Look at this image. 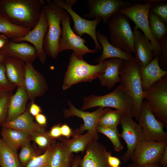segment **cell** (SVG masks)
I'll list each match as a JSON object with an SVG mask.
<instances>
[{"label":"cell","mask_w":167,"mask_h":167,"mask_svg":"<svg viewBox=\"0 0 167 167\" xmlns=\"http://www.w3.org/2000/svg\"><path fill=\"white\" fill-rule=\"evenodd\" d=\"M44 0H0V14L19 26L33 29L38 23Z\"/></svg>","instance_id":"6da1fadb"},{"label":"cell","mask_w":167,"mask_h":167,"mask_svg":"<svg viewBox=\"0 0 167 167\" xmlns=\"http://www.w3.org/2000/svg\"><path fill=\"white\" fill-rule=\"evenodd\" d=\"M119 74L120 84L132 101V117L135 118L136 120L144 100L139 65L134 58L131 60H123Z\"/></svg>","instance_id":"7a4b0ae2"},{"label":"cell","mask_w":167,"mask_h":167,"mask_svg":"<svg viewBox=\"0 0 167 167\" xmlns=\"http://www.w3.org/2000/svg\"><path fill=\"white\" fill-rule=\"evenodd\" d=\"M43 8L48 26L44 40V48L46 54L54 59L59 53V42L62 33L61 23L66 11L54 0H45Z\"/></svg>","instance_id":"3957f363"},{"label":"cell","mask_w":167,"mask_h":167,"mask_svg":"<svg viewBox=\"0 0 167 167\" xmlns=\"http://www.w3.org/2000/svg\"><path fill=\"white\" fill-rule=\"evenodd\" d=\"M105 66L104 61L96 65L89 64L83 56L72 52L64 77L62 89L65 90L77 84L92 81L103 72Z\"/></svg>","instance_id":"277c9868"},{"label":"cell","mask_w":167,"mask_h":167,"mask_svg":"<svg viewBox=\"0 0 167 167\" xmlns=\"http://www.w3.org/2000/svg\"><path fill=\"white\" fill-rule=\"evenodd\" d=\"M96 107L114 108L123 114L132 117V101L121 84L105 95L92 94L84 97L80 110L84 111Z\"/></svg>","instance_id":"5b68a950"},{"label":"cell","mask_w":167,"mask_h":167,"mask_svg":"<svg viewBox=\"0 0 167 167\" xmlns=\"http://www.w3.org/2000/svg\"><path fill=\"white\" fill-rule=\"evenodd\" d=\"M107 24L111 44L124 51L134 54V34L128 18L118 12Z\"/></svg>","instance_id":"8992f818"},{"label":"cell","mask_w":167,"mask_h":167,"mask_svg":"<svg viewBox=\"0 0 167 167\" xmlns=\"http://www.w3.org/2000/svg\"><path fill=\"white\" fill-rule=\"evenodd\" d=\"M156 2V0H148L144 3H135L131 6L122 8L118 12L131 19L135 24V27L143 32L152 44L154 56L159 58L161 52V47L152 34L148 19L152 5L154 2Z\"/></svg>","instance_id":"52a82bcc"},{"label":"cell","mask_w":167,"mask_h":167,"mask_svg":"<svg viewBox=\"0 0 167 167\" xmlns=\"http://www.w3.org/2000/svg\"><path fill=\"white\" fill-rule=\"evenodd\" d=\"M143 98L151 111L167 127V75L143 91Z\"/></svg>","instance_id":"ba28073f"},{"label":"cell","mask_w":167,"mask_h":167,"mask_svg":"<svg viewBox=\"0 0 167 167\" xmlns=\"http://www.w3.org/2000/svg\"><path fill=\"white\" fill-rule=\"evenodd\" d=\"M58 5L63 9L71 17L74 22L72 29L77 35L81 37L87 34L93 39L95 45V49L101 51L102 48L98 42L96 36V28L101 21L100 18H96L93 20L84 19L76 13L72 9L76 2V0H54Z\"/></svg>","instance_id":"9c48e42d"},{"label":"cell","mask_w":167,"mask_h":167,"mask_svg":"<svg viewBox=\"0 0 167 167\" xmlns=\"http://www.w3.org/2000/svg\"><path fill=\"white\" fill-rule=\"evenodd\" d=\"M71 17L67 12L62 17V33L59 45V53L63 51L71 49L74 52L83 56L87 53L97 54V50L90 49L85 45L86 40L76 35L71 26Z\"/></svg>","instance_id":"30bf717a"},{"label":"cell","mask_w":167,"mask_h":167,"mask_svg":"<svg viewBox=\"0 0 167 167\" xmlns=\"http://www.w3.org/2000/svg\"><path fill=\"white\" fill-rule=\"evenodd\" d=\"M136 120L142 128L144 140L153 141H167V133L163 123L156 119L145 100Z\"/></svg>","instance_id":"8fae6325"},{"label":"cell","mask_w":167,"mask_h":167,"mask_svg":"<svg viewBox=\"0 0 167 167\" xmlns=\"http://www.w3.org/2000/svg\"><path fill=\"white\" fill-rule=\"evenodd\" d=\"M120 124L122 128L120 137L125 142L127 148V151L120 158L126 163L131 159L137 146L144 139L141 127L132 117L122 114Z\"/></svg>","instance_id":"7c38bea8"},{"label":"cell","mask_w":167,"mask_h":167,"mask_svg":"<svg viewBox=\"0 0 167 167\" xmlns=\"http://www.w3.org/2000/svg\"><path fill=\"white\" fill-rule=\"evenodd\" d=\"M167 147V141H153L143 140L136 148L131 159L136 165L141 166L159 163Z\"/></svg>","instance_id":"4fadbf2b"},{"label":"cell","mask_w":167,"mask_h":167,"mask_svg":"<svg viewBox=\"0 0 167 167\" xmlns=\"http://www.w3.org/2000/svg\"><path fill=\"white\" fill-rule=\"evenodd\" d=\"M69 108L63 111L64 116L65 118L76 116L82 118L84 123L81 124L79 128L73 131L72 137L79 135L84 131H88L92 133L97 140L99 138V135L97 127L99 120L105 112V108L99 107L93 112H89L79 109L71 103L68 101Z\"/></svg>","instance_id":"5bb4252c"},{"label":"cell","mask_w":167,"mask_h":167,"mask_svg":"<svg viewBox=\"0 0 167 167\" xmlns=\"http://www.w3.org/2000/svg\"><path fill=\"white\" fill-rule=\"evenodd\" d=\"M86 2L89 12L84 17L89 19L100 18L104 24L121 9L133 4L121 0H88Z\"/></svg>","instance_id":"9a60e30c"},{"label":"cell","mask_w":167,"mask_h":167,"mask_svg":"<svg viewBox=\"0 0 167 167\" xmlns=\"http://www.w3.org/2000/svg\"><path fill=\"white\" fill-rule=\"evenodd\" d=\"M48 27L45 14L42 7L39 21L35 26L24 36L12 40L17 42L27 41L31 43L36 49L38 58L42 64L45 63L46 59L44 42Z\"/></svg>","instance_id":"2e32d148"},{"label":"cell","mask_w":167,"mask_h":167,"mask_svg":"<svg viewBox=\"0 0 167 167\" xmlns=\"http://www.w3.org/2000/svg\"><path fill=\"white\" fill-rule=\"evenodd\" d=\"M23 86L28 100L32 101L36 97L43 95L48 89L45 78L35 69L32 63H26Z\"/></svg>","instance_id":"e0dca14e"},{"label":"cell","mask_w":167,"mask_h":167,"mask_svg":"<svg viewBox=\"0 0 167 167\" xmlns=\"http://www.w3.org/2000/svg\"><path fill=\"white\" fill-rule=\"evenodd\" d=\"M85 154L80 160L79 167H110L108 157L111 154L107 148L97 140H94L87 147Z\"/></svg>","instance_id":"ac0fdd59"},{"label":"cell","mask_w":167,"mask_h":167,"mask_svg":"<svg viewBox=\"0 0 167 167\" xmlns=\"http://www.w3.org/2000/svg\"><path fill=\"white\" fill-rule=\"evenodd\" d=\"M0 53L7 57L19 58L26 63H32L38 54L34 47L24 41L17 42L11 39L0 50Z\"/></svg>","instance_id":"d6986e66"},{"label":"cell","mask_w":167,"mask_h":167,"mask_svg":"<svg viewBox=\"0 0 167 167\" xmlns=\"http://www.w3.org/2000/svg\"><path fill=\"white\" fill-rule=\"evenodd\" d=\"M135 59L139 66H143L149 64L153 59V49L149 40L139 29L134 27Z\"/></svg>","instance_id":"ffe728a7"},{"label":"cell","mask_w":167,"mask_h":167,"mask_svg":"<svg viewBox=\"0 0 167 167\" xmlns=\"http://www.w3.org/2000/svg\"><path fill=\"white\" fill-rule=\"evenodd\" d=\"M97 41L102 47L101 55L95 59L94 62L98 63L102 62L108 58H117L123 60H131L134 57L131 53L124 51L112 45L106 36L99 31L96 32Z\"/></svg>","instance_id":"44dd1931"},{"label":"cell","mask_w":167,"mask_h":167,"mask_svg":"<svg viewBox=\"0 0 167 167\" xmlns=\"http://www.w3.org/2000/svg\"><path fill=\"white\" fill-rule=\"evenodd\" d=\"M2 127L10 128L28 133L30 136L35 133L45 131L44 126L35 122L33 117L26 110L14 119L5 122Z\"/></svg>","instance_id":"7402d4cb"},{"label":"cell","mask_w":167,"mask_h":167,"mask_svg":"<svg viewBox=\"0 0 167 167\" xmlns=\"http://www.w3.org/2000/svg\"><path fill=\"white\" fill-rule=\"evenodd\" d=\"M139 71L143 91L148 89L156 82L167 75V71L163 70L159 65L158 56L155 57L146 66H139Z\"/></svg>","instance_id":"603a6c76"},{"label":"cell","mask_w":167,"mask_h":167,"mask_svg":"<svg viewBox=\"0 0 167 167\" xmlns=\"http://www.w3.org/2000/svg\"><path fill=\"white\" fill-rule=\"evenodd\" d=\"M123 61L122 59L112 58L104 61L105 68L103 72L97 78L102 86L110 89L116 83H120L119 71Z\"/></svg>","instance_id":"cb8c5ba5"},{"label":"cell","mask_w":167,"mask_h":167,"mask_svg":"<svg viewBox=\"0 0 167 167\" xmlns=\"http://www.w3.org/2000/svg\"><path fill=\"white\" fill-rule=\"evenodd\" d=\"M4 64L6 75L9 82L15 87L23 86L26 63L19 58L7 57Z\"/></svg>","instance_id":"d4e9b609"},{"label":"cell","mask_w":167,"mask_h":167,"mask_svg":"<svg viewBox=\"0 0 167 167\" xmlns=\"http://www.w3.org/2000/svg\"><path fill=\"white\" fill-rule=\"evenodd\" d=\"M28 100L24 86L17 87L15 92L10 97L6 122L12 121L24 113Z\"/></svg>","instance_id":"484cf974"},{"label":"cell","mask_w":167,"mask_h":167,"mask_svg":"<svg viewBox=\"0 0 167 167\" xmlns=\"http://www.w3.org/2000/svg\"><path fill=\"white\" fill-rule=\"evenodd\" d=\"M1 134L2 139L16 152L19 148L30 143L32 140L28 133L10 128L2 127Z\"/></svg>","instance_id":"4316f807"},{"label":"cell","mask_w":167,"mask_h":167,"mask_svg":"<svg viewBox=\"0 0 167 167\" xmlns=\"http://www.w3.org/2000/svg\"><path fill=\"white\" fill-rule=\"evenodd\" d=\"M74 158L73 153L60 142L55 143L53 149L50 167H72Z\"/></svg>","instance_id":"83f0119b"},{"label":"cell","mask_w":167,"mask_h":167,"mask_svg":"<svg viewBox=\"0 0 167 167\" xmlns=\"http://www.w3.org/2000/svg\"><path fill=\"white\" fill-rule=\"evenodd\" d=\"M60 142L63 143L71 152H78L85 151L88 146L93 141L97 140L89 131L84 135H78L73 137L71 139L62 137L59 138Z\"/></svg>","instance_id":"f1b7e54d"},{"label":"cell","mask_w":167,"mask_h":167,"mask_svg":"<svg viewBox=\"0 0 167 167\" xmlns=\"http://www.w3.org/2000/svg\"><path fill=\"white\" fill-rule=\"evenodd\" d=\"M31 30L16 25L0 14V33L12 40L22 37Z\"/></svg>","instance_id":"f546056e"},{"label":"cell","mask_w":167,"mask_h":167,"mask_svg":"<svg viewBox=\"0 0 167 167\" xmlns=\"http://www.w3.org/2000/svg\"><path fill=\"white\" fill-rule=\"evenodd\" d=\"M1 167H22L17 152L12 150L2 139H0Z\"/></svg>","instance_id":"4dcf8cb0"},{"label":"cell","mask_w":167,"mask_h":167,"mask_svg":"<svg viewBox=\"0 0 167 167\" xmlns=\"http://www.w3.org/2000/svg\"><path fill=\"white\" fill-rule=\"evenodd\" d=\"M150 31L155 40L159 43L167 37V26L160 18L150 13L148 17Z\"/></svg>","instance_id":"1f68e13d"},{"label":"cell","mask_w":167,"mask_h":167,"mask_svg":"<svg viewBox=\"0 0 167 167\" xmlns=\"http://www.w3.org/2000/svg\"><path fill=\"white\" fill-rule=\"evenodd\" d=\"M105 112L100 118L98 125L108 128H116L120 123L122 113L118 110H113L105 108Z\"/></svg>","instance_id":"d6a6232c"},{"label":"cell","mask_w":167,"mask_h":167,"mask_svg":"<svg viewBox=\"0 0 167 167\" xmlns=\"http://www.w3.org/2000/svg\"><path fill=\"white\" fill-rule=\"evenodd\" d=\"M97 131L98 132L102 133L109 139L116 151L119 152L123 149L120 140V134L117 127L108 128L98 126Z\"/></svg>","instance_id":"836d02e7"},{"label":"cell","mask_w":167,"mask_h":167,"mask_svg":"<svg viewBox=\"0 0 167 167\" xmlns=\"http://www.w3.org/2000/svg\"><path fill=\"white\" fill-rule=\"evenodd\" d=\"M55 143L46 149L43 154L33 158L25 167H50L51 157Z\"/></svg>","instance_id":"e575fe53"},{"label":"cell","mask_w":167,"mask_h":167,"mask_svg":"<svg viewBox=\"0 0 167 167\" xmlns=\"http://www.w3.org/2000/svg\"><path fill=\"white\" fill-rule=\"evenodd\" d=\"M32 140L41 149L45 151L55 143V140L51 139L48 131L35 133L31 136Z\"/></svg>","instance_id":"d590c367"},{"label":"cell","mask_w":167,"mask_h":167,"mask_svg":"<svg viewBox=\"0 0 167 167\" xmlns=\"http://www.w3.org/2000/svg\"><path fill=\"white\" fill-rule=\"evenodd\" d=\"M37 156V153L30 143L24 145L21 148L19 155L21 165L26 166L33 158Z\"/></svg>","instance_id":"8d00e7d4"},{"label":"cell","mask_w":167,"mask_h":167,"mask_svg":"<svg viewBox=\"0 0 167 167\" xmlns=\"http://www.w3.org/2000/svg\"><path fill=\"white\" fill-rule=\"evenodd\" d=\"M11 92H2L0 94V126L6 122Z\"/></svg>","instance_id":"74e56055"},{"label":"cell","mask_w":167,"mask_h":167,"mask_svg":"<svg viewBox=\"0 0 167 167\" xmlns=\"http://www.w3.org/2000/svg\"><path fill=\"white\" fill-rule=\"evenodd\" d=\"M15 87L9 81L6 74L4 62L0 63V92H11Z\"/></svg>","instance_id":"f35d334b"},{"label":"cell","mask_w":167,"mask_h":167,"mask_svg":"<svg viewBox=\"0 0 167 167\" xmlns=\"http://www.w3.org/2000/svg\"><path fill=\"white\" fill-rule=\"evenodd\" d=\"M151 13L162 19L167 24V4L158 5L152 7Z\"/></svg>","instance_id":"ab89813d"},{"label":"cell","mask_w":167,"mask_h":167,"mask_svg":"<svg viewBox=\"0 0 167 167\" xmlns=\"http://www.w3.org/2000/svg\"><path fill=\"white\" fill-rule=\"evenodd\" d=\"M161 48V52L159 58V65L162 67H166L167 63V37L162 40L160 43Z\"/></svg>","instance_id":"60d3db41"},{"label":"cell","mask_w":167,"mask_h":167,"mask_svg":"<svg viewBox=\"0 0 167 167\" xmlns=\"http://www.w3.org/2000/svg\"><path fill=\"white\" fill-rule=\"evenodd\" d=\"M61 126L60 123L55 125L48 131L49 136L51 139L55 140L62 136L61 133Z\"/></svg>","instance_id":"b9f144b4"},{"label":"cell","mask_w":167,"mask_h":167,"mask_svg":"<svg viewBox=\"0 0 167 167\" xmlns=\"http://www.w3.org/2000/svg\"><path fill=\"white\" fill-rule=\"evenodd\" d=\"M61 131L62 136L68 139H70L72 136L73 131L69 126L66 123L61 125Z\"/></svg>","instance_id":"7bdbcfd3"},{"label":"cell","mask_w":167,"mask_h":167,"mask_svg":"<svg viewBox=\"0 0 167 167\" xmlns=\"http://www.w3.org/2000/svg\"><path fill=\"white\" fill-rule=\"evenodd\" d=\"M28 111L33 117H35L42 112L40 106L33 102L31 103Z\"/></svg>","instance_id":"ee69618b"},{"label":"cell","mask_w":167,"mask_h":167,"mask_svg":"<svg viewBox=\"0 0 167 167\" xmlns=\"http://www.w3.org/2000/svg\"><path fill=\"white\" fill-rule=\"evenodd\" d=\"M108 162L110 167L119 166L121 163L119 158L112 156V154L108 155Z\"/></svg>","instance_id":"f6af8a7d"},{"label":"cell","mask_w":167,"mask_h":167,"mask_svg":"<svg viewBox=\"0 0 167 167\" xmlns=\"http://www.w3.org/2000/svg\"><path fill=\"white\" fill-rule=\"evenodd\" d=\"M36 123L38 124L45 126L47 124V118L43 114L40 113L35 117Z\"/></svg>","instance_id":"bcb514c9"},{"label":"cell","mask_w":167,"mask_h":167,"mask_svg":"<svg viewBox=\"0 0 167 167\" xmlns=\"http://www.w3.org/2000/svg\"><path fill=\"white\" fill-rule=\"evenodd\" d=\"M161 167H167V147L165 149L159 162Z\"/></svg>","instance_id":"7dc6e473"},{"label":"cell","mask_w":167,"mask_h":167,"mask_svg":"<svg viewBox=\"0 0 167 167\" xmlns=\"http://www.w3.org/2000/svg\"><path fill=\"white\" fill-rule=\"evenodd\" d=\"M10 40L9 38L5 35H0V50L2 49Z\"/></svg>","instance_id":"c3c4849f"},{"label":"cell","mask_w":167,"mask_h":167,"mask_svg":"<svg viewBox=\"0 0 167 167\" xmlns=\"http://www.w3.org/2000/svg\"><path fill=\"white\" fill-rule=\"evenodd\" d=\"M127 167H161L159 163L153 164L149 165H137L135 164L134 163H131L129 164Z\"/></svg>","instance_id":"681fc988"},{"label":"cell","mask_w":167,"mask_h":167,"mask_svg":"<svg viewBox=\"0 0 167 167\" xmlns=\"http://www.w3.org/2000/svg\"><path fill=\"white\" fill-rule=\"evenodd\" d=\"M81 157L78 156L74 158L72 167H78V164Z\"/></svg>","instance_id":"f907efd6"},{"label":"cell","mask_w":167,"mask_h":167,"mask_svg":"<svg viewBox=\"0 0 167 167\" xmlns=\"http://www.w3.org/2000/svg\"><path fill=\"white\" fill-rule=\"evenodd\" d=\"M7 57L0 53V63L4 62Z\"/></svg>","instance_id":"816d5d0a"},{"label":"cell","mask_w":167,"mask_h":167,"mask_svg":"<svg viewBox=\"0 0 167 167\" xmlns=\"http://www.w3.org/2000/svg\"><path fill=\"white\" fill-rule=\"evenodd\" d=\"M120 167L119 166H113V167Z\"/></svg>","instance_id":"f5cc1de1"},{"label":"cell","mask_w":167,"mask_h":167,"mask_svg":"<svg viewBox=\"0 0 167 167\" xmlns=\"http://www.w3.org/2000/svg\"><path fill=\"white\" fill-rule=\"evenodd\" d=\"M0 163H1V159H0Z\"/></svg>","instance_id":"db71d44e"},{"label":"cell","mask_w":167,"mask_h":167,"mask_svg":"<svg viewBox=\"0 0 167 167\" xmlns=\"http://www.w3.org/2000/svg\"><path fill=\"white\" fill-rule=\"evenodd\" d=\"M2 92H0V94H1V93Z\"/></svg>","instance_id":"11a10c76"}]
</instances>
